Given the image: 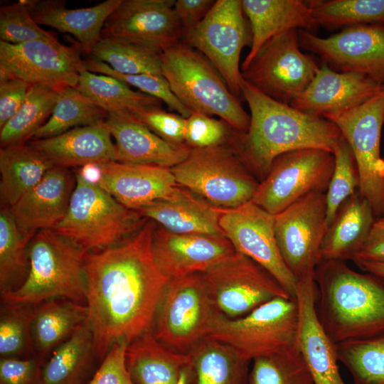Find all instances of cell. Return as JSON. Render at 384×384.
Instances as JSON below:
<instances>
[{"label":"cell","instance_id":"24","mask_svg":"<svg viewBox=\"0 0 384 384\" xmlns=\"http://www.w3.org/2000/svg\"><path fill=\"white\" fill-rule=\"evenodd\" d=\"M75 182V173L69 169H50L34 188L9 208L19 230L33 235L53 229L67 213Z\"/></svg>","mask_w":384,"mask_h":384},{"label":"cell","instance_id":"19","mask_svg":"<svg viewBox=\"0 0 384 384\" xmlns=\"http://www.w3.org/2000/svg\"><path fill=\"white\" fill-rule=\"evenodd\" d=\"M174 0H122L107 19L101 36L137 43L159 53L183 39Z\"/></svg>","mask_w":384,"mask_h":384},{"label":"cell","instance_id":"4","mask_svg":"<svg viewBox=\"0 0 384 384\" xmlns=\"http://www.w3.org/2000/svg\"><path fill=\"white\" fill-rule=\"evenodd\" d=\"M87 251L53 229L36 232L28 245L30 267L24 282L1 294V302L37 306L58 297L86 305Z\"/></svg>","mask_w":384,"mask_h":384},{"label":"cell","instance_id":"16","mask_svg":"<svg viewBox=\"0 0 384 384\" xmlns=\"http://www.w3.org/2000/svg\"><path fill=\"white\" fill-rule=\"evenodd\" d=\"M326 193L313 192L274 215V231L282 257L297 279L315 271L322 260L327 230Z\"/></svg>","mask_w":384,"mask_h":384},{"label":"cell","instance_id":"46","mask_svg":"<svg viewBox=\"0 0 384 384\" xmlns=\"http://www.w3.org/2000/svg\"><path fill=\"white\" fill-rule=\"evenodd\" d=\"M85 69L94 73H100L118 79L129 86L138 88L142 92L154 97L164 102L171 110L187 118L191 111L176 97L164 76L150 74L129 75L114 70L106 63L90 58L85 60Z\"/></svg>","mask_w":384,"mask_h":384},{"label":"cell","instance_id":"12","mask_svg":"<svg viewBox=\"0 0 384 384\" xmlns=\"http://www.w3.org/2000/svg\"><path fill=\"white\" fill-rule=\"evenodd\" d=\"M298 31L289 30L269 40L241 70L242 78L251 85L289 105L308 87L319 68L301 51Z\"/></svg>","mask_w":384,"mask_h":384},{"label":"cell","instance_id":"26","mask_svg":"<svg viewBox=\"0 0 384 384\" xmlns=\"http://www.w3.org/2000/svg\"><path fill=\"white\" fill-rule=\"evenodd\" d=\"M105 122L115 141V161L171 169L184 160L191 148L169 143L142 124L107 117Z\"/></svg>","mask_w":384,"mask_h":384},{"label":"cell","instance_id":"50","mask_svg":"<svg viewBox=\"0 0 384 384\" xmlns=\"http://www.w3.org/2000/svg\"><path fill=\"white\" fill-rule=\"evenodd\" d=\"M43 362L36 356L1 357L0 384H43Z\"/></svg>","mask_w":384,"mask_h":384},{"label":"cell","instance_id":"22","mask_svg":"<svg viewBox=\"0 0 384 384\" xmlns=\"http://www.w3.org/2000/svg\"><path fill=\"white\" fill-rule=\"evenodd\" d=\"M98 166L97 183L133 210L156 201L171 198L179 187L169 168L115 161L98 164Z\"/></svg>","mask_w":384,"mask_h":384},{"label":"cell","instance_id":"48","mask_svg":"<svg viewBox=\"0 0 384 384\" xmlns=\"http://www.w3.org/2000/svg\"><path fill=\"white\" fill-rule=\"evenodd\" d=\"M230 127L223 120L193 112L186 118L184 143L190 148H207L228 144Z\"/></svg>","mask_w":384,"mask_h":384},{"label":"cell","instance_id":"9","mask_svg":"<svg viewBox=\"0 0 384 384\" xmlns=\"http://www.w3.org/2000/svg\"><path fill=\"white\" fill-rule=\"evenodd\" d=\"M217 313L201 272L175 277L166 285L151 331L166 347L187 354L209 335Z\"/></svg>","mask_w":384,"mask_h":384},{"label":"cell","instance_id":"1","mask_svg":"<svg viewBox=\"0 0 384 384\" xmlns=\"http://www.w3.org/2000/svg\"><path fill=\"white\" fill-rule=\"evenodd\" d=\"M156 223L148 220L133 235L85 257L86 306L97 358L102 361L117 343L128 344L151 330L169 280L152 250Z\"/></svg>","mask_w":384,"mask_h":384},{"label":"cell","instance_id":"39","mask_svg":"<svg viewBox=\"0 0 384 384\" xmlns=\"http://www.w3.org/2000/svg\"><path fill=\"white\" fill-rule=\"evenodd\" d=\"M108 114L76 87L58 92L53 110L32 139L55 137L71 129L105 122Z\"/></svg>","mask_w":384,"mask_h":384},{"label":"cell","instance_id":"23","mask_svg":"<svg viewBox=\"0 0 384 384\" xmlns=\"http://www.w3.org/2000/svg\"><path fill=\"white\" fill-rule=\"evenodd\" d=\"M384 87L363 75L337 72L322 63L308 87L290 104L303 112L324 118L353 108Z\"/></svg>","mask_w":384,"mask_h":384},{"label":"cell","instance_id":"14","mask_svg":"<svg viewBox=\"0 0 384 384\" xmlns=\"http://www.w3.org/2000/svg\"><path fill=\"white\" fill-rule=\"evenodd\" d=\"M334 167L332 153L315 148L284 153L275 159L252 199L275 215L313 192L326 193Z\"/></svg>","mask_w":384,"mask_h":384},{"label":"cell","instance_id":"10","mask_svg":"<svg viewBox=\"0 0 384 384\" xmlns=\"http://www.w3.org/2000/svg\"><path fill=\"white\" fill-rule=\"evenodd\" d=\"M346 140L360 178L358 192L370 204L375 219L384 215V159L380 146L384 124V87L366 102L348 110L328 114Z\"/></svg>","mask_w":384,"mask_h":384},{"label":"cell","instance_id":"53","mask_svg":"<svg viewBox=\"0 0 384 384\" xmlns=\"http://www.w3.org/2000/svg\"><path fill=\"white\" fill-rule=\"evenodd\" d=\"M215 1L213 0L175 1L174 11L183 30V38L198 26Z\"/></svg>","mask_w":384,"mask_h":384},{"label":"cell","instance_id":"33","mask_svg":"<svg viewBox=\"0 0 384 384\" xmlns=\"http://www.w3.org/2000/svg\"><path fill=\"white\" fill-rule=\"evenodd\" d=\"M76 88L107 112L109 117L135 121L142 112L161 108L162 102L114 78L83 70Z\"/></svg>","mask_w":384,"mask_h":384},{"label":"cell","instance_id":"43","mask_svg":"<svg viewBox=\"0 0 384 384\" xmlns=\"http://www.w3.org/2000/svg\"><path fill=\"white\" fill-rule=\"evenodd\" d=\"M2 303L0 311L1 357L36 356L31 336V323L36 306Z\"/></svg>","mask_w":384,"mask_h":384},{"label":"cell","instance_id":"21","mask_svg":"<svg viewBox=\"0 0 384 384\" xmlns=\"http://www.w3.org/2000/svg\"><path fill=\"white\" fill-rule=\"evenodd\" d=\"M316 292L314 272L297 278L298 348L314 384H346L339 372L336 344L324 331L316 314Z\"/></svg>","mask_w":384,"mask_h":384},{"label":"cell","instance_id":"35","mask_svg":"<svg viewBox=\"0 0 384 384\" xmlns=\"http://www.w3.org/2000/svg\"><path fill=\"white\" fill-rule=\"evenodd\" d=\"M54 166L28 142L1 147L0 196L3 206L14 205Z\"/></svg>","mask_w":384,"mask_h":384},{"label":"cell","instance_id":"29","mask_svg":"<svg viewBox=\"0 0 384 384\" xmlns=\"http://www.w3.org/2000/svg\"><path fill=\"white\" fill-rule=\"evenodd\" d=\"M137 211L172 233L223 234L219 225L220 208L180 186L171 198L156 201Z\"/></svg>","mask_w":384,"mask_h":384},{"label":"cell","instance_id":"15","mask_svg":"<svg viewBox=\"0 0 384 384\" xmlns=\"http://www.w3.org/2000/svg\"><path fill=\"white\" fill-rule=\"evenodd\" d=\"M83 70L85 60L79 50L58 40L21 44L0 41V82L18 78L60 92L76 87Z\"/></svg>","mask_w":384,"mask_h":384},{"label":"cell","instance_id":"49","mask_svg":"<svg viewBox=\"0 0 384 384\" xmlns=\"http://www.w3.org/2000/svg\"><path fill=\"white\" fill-rule=\"evenodd\" d=\"M135 121L169 143L184 144L186 118L178 114L154 109L139 113Z\"/></svg>","mask_w":384,"mask_h":384},{"label":"cell","instance_id":"25","mask_svg":"<svg viewBox=\"0 0 384 384\" xmlns=\"http://www.w3.org/2000/svg\"><path fill=\"white\" fill-rule=\"evenodd\" d=\"M28 143L55 166L69 169L115 161V145L105 122Z\"/></svg>","mask_w":384,"mask_h":384},{"label":"cell","instance_id":"42","mask_svg":"<svg viewBox=\"0 0 384 384\" xmlns=\"http://www.w3.org/2000/svg\"><path fill=\"white\" fill-rule=\"evenodd\" d=\"M314 26L327 28L384 24V0L311 1Z\"/></svg>","mask_w":384,"mask_h":384},{"label":"cell","instance_id":"47","mask_svg":"<svg viewBox=\"0 0 384 384\" xmlns=\"http://www.w3.org/2000/svg\"><path fill=\"white\" fill-rule=\"evenodd\" d=\"M33 19L26 0L7 4L0 9L1 41L21 44L36 41H55L56 37Z\"/></svg>","mask_w":384,"mask_h":384},{"label":"cell","instance_id":"5","mask_svg":"<svg viewBox=\"0 0 384 384\" xmlns=\"http://www.w3.org/2000/svg\"><path fill=\"white\" fill-rule=\"evenodd\" d=\"M162 75L176 97L191 111L217 115L245 132L250 117L213 65L181 41L161 53Z\"/></svg>","mask_w":384,"mask_h":384},{"label":"cell","instance_id":"31","mask_svg":"<svg viewBox=\"0 0 384 384\" xmlns=\"http://www.w3.org/2000/svg\"><path fill=\"white\" fill-rule=\"evenodd\" d=\"M126 364L136 384H175L190 363L189 353L174 351L148 331L132 341L126 349Z\"/></svg>","mask_w":384,"mask_h":384},{"label":"cell","instance_id":"36","mask_svg":"<svg viewBox=\"0 0 384 384\" xmlns=\"http://www.w3.org/2000/svg\"><path fill=\"white\" fill-rule=\"evenodd\" d=\"M193 384H248L250 361L209 336L190 352Z\"/></svg>","mask_w":384,"mask_h":384},{"label":"cell","instance_id":"7","mask_svg":"<svg viewBox=\"0 0 384 384\" xmlns=\"http://www.w3.org/2000/svg\"><path fill=\"white\" fill-rule=\"evenodd\" d=\"M170 169L178 186L220 209L251 201L260 183L229 144L191 148L187 157Z\"/></svg>","mask_w":384,"mask_h":384},{"label":"cell","instance_id":"30","mask_svg":"<svg viewBox=\"0 0 384 384\" xmlns=\"http://www.w3.org/2000/svg\"><path fill=\"white\" fill-rule=\"evenodd\" d=\"M375 220L370 204L358 191L348 197L327 228L321 246L322 260L353 261Z\"/></svg>","mask_w":384,"mask_h":384},{"label":"cell","instance_id":"51","mask_svg":"<svg viewBox=\"0 0 384 384\" xmlns=\"http://www.w3.org/2000/svg\"><path fill=\"white\" fill-rule=\"evenodd\" d=\"M127 345L126 342L114 344L88 384H136L126 364Z\"/></svg>","mask_w":384,"mask_h":384},{"label":"cell","instance_id":"17","mask_svg":"<svg viewBox=\"0 0 384 384\" xmlns=\"http://www.w3.org/2000/svg\"><path fill=\"white\" fill-rule=\"evenodd\" d=\"M298 33L300 46L318 55L334 70L361 74L384 84V24L346 27L326 38L309 31Z\"/></svg>","mask_w":384,"mask_h":384},{"label":"cell","instance_id":"54","mask_svg":"<svg viewBox=\"0 0 384 384\" xmlns=\"http://www.w3.org/2000/svg\"><path fill=\"white\" fill-rule=\"evenodd\" d=\"M353 262L356 264L363 262L384 263V227L374 223Z\"/></svg>","mask_w":384,"mask_h":384},{"label":"cell","instance_id":"32","mask_svg":"<svg viewBox=\"0 0 384 384\" xmlns=\"http://www.w3.org/2000/svg\"><path fill=\"white\" fill-rule=\"evenodd\" d=\"M88 318L85 304L50 299L37 305L31 323L35 356L43 363Z\"/></svg>","mask_w":384,"mask_h":384},{"label":"cell","instance_id":"8","mask_svg":"<svg viewBox=\"0 0 384 384\" xmlns=\"http://www.w3.org/2000/svg\"><path fill=\"white\" fill-rule=\"evenodd\" d=\"M298 335L296 299L277 297L240 318L230 319L218 312L208 336L250 361L297 346Z\"/></svg>","mask_w":384,"mask_h":384},{"label":"cell","instance_id":"38","mask_svg":"<svg viewBox=\"0 0 384 384\" xmlns=\"http://www.w3.org/2000/svg\"><path fill=\"white\" fill-rule=\"evenodd\" d=\"M58 92L44 85H32L18 112L0 129L1 147L26 144L50 117Z\"/></svg>","mask_w":384,"mask_h":384},{"label":"cell","instance_id":"56","mask_svg":"<svg viewBox=\"0 0 384 384\" xmlns=\"http://www.w3.org/2000/svg\"><path fill=\"white\" fill-rule=\"evenodd\" d=\"M175 384H193V372L191 362L181 370Z\"/></svg>","mask_w":384,"mask_h":384},{"label":"cell","instance_id":"41","mask_svg":"<svg viewBox=\"0 0 384 384\" xmlns=\"http://www.w3.org/2000/svg\"><path fill=\"white\" fill-rule=\"evenodd\" d=\"M336 351L353 384H384V332L338 343Z\"/></svg>","mask_w":384,"mask_h":384},{"label":"cell","instance_id":"18","mask_svg":"<svg viewBox=\"0 0 384 384\" xmlns=\"http://www.w3.org/2000/svg\"><path fill=\"white\" fill-rule=\"evenodd\" d=\"M219 225L236 252L265 268L295 298L297 279L278 247L274 215L251 201L234 208L220 209Z\"/></svg>","mask_w":384,"mask_h":384},{"label":"cell","instance_id":"44","mask_svg":"<svg viewBox=\"0 0 384 384\" xmlns=\"http://www.w3.org/2000/svg\"><path fill=\"white\" fill-rule=\"evenodd\" d=\"M248 384H314L297 346L253 360Z\"/></svg>","mask_w":384,"mask_h":384},{"label":"cell","instance_id":"52","mask_svg":"<svg viewBox=\"0 0 384 384\" xmlns=\"http://www.w3.org/2000/svg\"><path fill=\"white\" fill-rule=\"evenodd\" d=\"M31 86V84L18 78L0 82V129L20 109Z\"/></svg>","mask_w":384,"mask_h":384},{"label":"cell","instance_id":"27","mask_svg":"<svg viewBox=\"0 0 384 384\" xmlns=\"http://www.w3.org/2000/svg\"><path fill=\"white\" fill-rule=\"evenodd\" d=\"M122 1L107 0L90 7L68 9L61 0H26L38 24L72 34L88 54L100 38L107 19Z\"/></svg>","mask_w":384,"mask_h":384},{"label":"cell","instance_id":"28","mask_svg":"<svg viewBox=\"0 0 384 384\" xmlns=\"http://www.w3.org/2000/svg\"><path fill=\"white\" fill-rule=\"evenodd\" d=\"M249 20L250 50L241 65L245 70L260 49L271 38L292 29L309 31L314 27L308 1L301 0H242Z\"/></svg>","mask_w":384,"mask_h":384},{"label":"cell","instance_id":"57","mask_svg":"<svg viewBox=\"0 0 384 384\" xmlns=\"http://www.w3.org/2000/svg\"><path fill=\"white\" fill-rule=\"evenodd\" d=\"M375 223L379 226L384 227V215L375 220Z\"/></svg>","mask_w":384,"mask_h":384},{"label":"cell","instance_id":"20","mask_svg":"<svg viewBox=\"0 0 384 384\" xmlns=\"http://www.w3.org/2000/svg\"><path fill=\"white\" fill-rule=\"evenodd\" d=\"M152 250L158 267L169 279L203 272L236 252L224 234H180L157 224Z\"/></svg>","mask_w":384,"mask_h":384},{"label":"cell","instance_id":"6","mask_svg":"<svg viewBox=\"0 0 384 384\" xmlns=\"http://www.w3.org/2000/svg\"><path fill=\"white\" fill-rule=\"evenodd\" d=\"M75 186L64 218L53 229L87 252L112 247L136 233L147 220L119 203L98 183L74 171Z\"/></svg>","mask_w":384,"mask_h":384},{"label":"cell","instance_id":"40","mask_svg":"<svg viewBox=\"0 0 384 384\" xmlns=\"http://www.w3.org/2000/svg\"><path fill=\"white\" fill-rule=\"evenodd\" d=\"M90 55L120 73L163 76L161 53L125 40L101 36Z\"/></svg>","mask_w":384,"mask_h":384},{"label":"cell","instance_id":"45","mask_svg":"<svg viewBox=\"0 0 384 384\" xmlns=\"http://www.w3.org/2000/svg\"><path fill=\"white\" fill-rule=\"evenodd\" d=\"M332 154L334 167L326 192L327 226L333 221L340 206L358 191L360 185L354 156L343 136L334 147Z\"/></svg>","mask_w":384,"mask_h":384},{"label":"cell","instance_id":"11","mask_svg":"<svg viewBox=\"0 0 384 384\" xmlns=\"http://www.w3.org/2000/svg\"><path fill=\"white\" fill-rule=\"evenodd\" d=\"M201 274L215 309L230 319L273 299L292 297L265 268L238 252Z\"/></svg>","mask_w":384,"mask_h":384},{"label":"cell","instance_id":"2","mask_svg":"<svg viewBox=\"0 0 384 384\" xmlns=\"http://www.w3.org/2000/svg\"><path fill=\"white\" fill-rule=\"evenodd\" d=\"M240 87L250 121L245 132L235 131L232 145L260 181L275 159L284 153L308 148L332 153L342 136L334 123L272 99L242 77Z\"/></svg>","mask_w":384,"mask_h":384},{"label":"cell","instance_id":"13","mask_svg":"<svg viewBox=\"0 0 384 384\" xmlns=\"http://www.w3.org/2000/svg\"><path fill=\"white\" fill-rule=\"evenodd\" d=\"M243 14L241 0H217L198 26L182 39L213 65L237 97L241 95L240 53L252 41Z\"/></svg>","mask_w":384,"mask_h":384},{"label":"cell","instance_id":"34","mask_svg":"<svg viewBox=\"0 0 384 384\" xmlns=\"http://www.w3.org/2000/svg\"><path fill=\"white\" fill-rule=\"evenodd\" d=\"M95 357L93 332L86 320L45 361L43 384H83Z\"/></svg>","mask_w":384,"mask_h":384},{"label":"cell","instance_id":"37","mask_svg":"<svg viewBox=\"0 0 384 384\" xmlns=\"http://www.w3.org/2000/svg\"><path fill=\"white\" fill-rule=\"evenodd\" d=\"M33 235L22 233L18 228L10 208L7 206L1 208V294L16 290L26 280L30 267L28 245Z\"/></svg>","mask_w":384,"mask_h":384},{"label":"cell","instance_id":"3","mask_svg":"<svg viewBox=\"0 0 384 384\" xmlns=\"http://www.w3.org/2000/svg\"><path fill=\"white\" fill-rule=\"evenodd\" d=\"M316 309L336 344L384 332V280L358 272L344 261L321 260L314 271Z\"/></svg>","mask_w":384,"mask_h":384},{"label":"cell","instance_id":"55","mask_svg":"<svg viewBox=\"0 0 384 384\" xmlns=\"http://www.w3.org/2000/svg\"><path fill=\"white\" fill-rule=\"evenodd\" d=\"M356 265L363 270L384 280V263L363 262Z\"/></svg>","mask_w":384,"mask_h":384}]
</instances>
